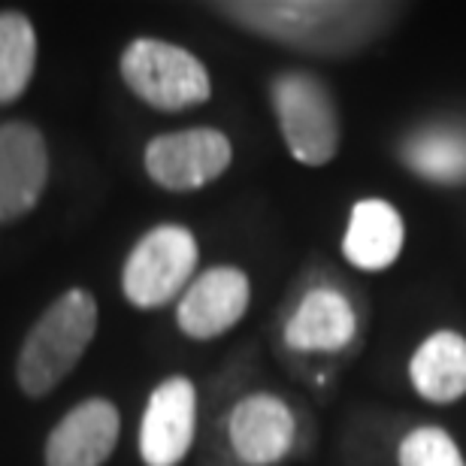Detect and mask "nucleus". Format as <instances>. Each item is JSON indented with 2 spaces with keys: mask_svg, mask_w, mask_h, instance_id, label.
Wrapping results in <instances>:
<instances>
[{
  "mask_svg": "<svg viewBox=\"0 0 466 466\" xmlns=\"http://www.w3.org/2000/svg\"><path fill=\"white\" fill-rule=\"evenodd\" d=\"M221 15L237 22L246 31H255L267 40H279L303 49H319L315 27L328 22H346L367 6L342 4H221Z\"/></svg>",
  "mask_w": 466,
  "mask_h": 466,
  "instance_id": "9b49d317",
  "label": "nucleus"
},
{
  "mask_svg": "<svg viewBox=\"0 0 466 466\" xmlns=\"http://www.w3.org/2000/svg\"><path fill=\"white\" fill-rule=\"evenodd\" d=\"M406 242L403 216L397 212L394 203L367 198L351 207L346 237H342V255L351 267L379 273L397 264L400 251Z\"/></svg>",
  "mask_w": 466,
  "mask_h": 466,
  "instance_id": "f8f14e48",
  "label": "nucleus"
},
{
  "mask_svg": "<svg viewBox=\"0 0 466 466\" xmlns=\"http://www.w3.org/2000/svg\"><path fill=\"white\" fill-rule=\"evenodd\" d=\"M200 260L198 237L182 225H157L139 237L121 269V291L137 309H161L182 294Z\"/></svg>",
  "mask_w": 466,
  "mask_h": 466,
  "instance_id": "20e7f679",
  "label": "nucleus"
},
{
  "mask_svg": "<svg viewBox=\"0 0 466 466\" xmlns=\"http://www.w3.org/2000/svg\"><path fill=\"white\" fill-rule=\"evenodd\" d=\"M118 73L146 106L157 113H185L212 97L209 70L198 55L157 36H137L121 52Z\"/></svg>",
  "mask_w": 466,
  "mask_h": 466,
  "instance_id": "f03ea898",
  "label": "nucleus"
},
{
  "mask_svg": "<svg viewBox=\"0 0 466 466\" xmlns=\"http://www.w3.org/2000/svg\"><path fill=\"white\" fill-rule=\"evenodd\" d=\"M354 333L358 315L337 288H312L285 324V342L294 351H339Z\"/></svg>",
  "mask_w": 466,
  "mask_h": 466,
  "instance_id": "ddd939ff",
  "label": "nucleus"
},
{
  "mask_svg": "<svg viewBox=\"0 0 466 466\" xmlns=\"http://www.w3.org/2000/svg\"><path fill=\"white\" fill-rule=\"evenodd\" d=\"M409 379L427 403H458L466 397V337L458 330L431 333L409 360Z\"/></svg>",
  "mask_w": 466,
  "mask_h": 466,
  "instance_id": "4468645a",
  "label": "nucleus"
},
{
  "mask_svg": "<svg viewBox=\"0 0 466 466\" xmlns=\"http://www.w3.org/2000/svg\"><path fill=\"white\" fill-rule=\"evenodd\" d=\"M121 415L113 400L88 397L55 424L46 440V466H104L116 451Z\"/></svg>",
  "mask_w": 466,
  "mask_h": 466,
  "instance_id": "9d476101",
  "label": "nucleus"
},
{
  "mask_svg": "<svg viewBox=\"0 0 466 466\" xmlns=\"http://www.w3.org/2000/svg\"><path fill=\"white\" fill-rule=\"evenodd\" d=\"M36 67V31L15 9L0 13V106L15 104L31 86Z\"/></svg>",
  "mask_w": 466,
  "mask_h": 466,
  "instance_id": "2eb2a0df",
  "label": "nucleus"
},
{
  "mask_svg": "<svg viewBox=\"0 0 466 466\" xmlns=\"http://www.w3.org/2000/svg\"><path fill=\"white\" fill-rule=\"evenodd\" d=\"M297 418L276 394H248L230 409L228 440L239 463L276 466L294 449Z\"/></svg>",
  "mask_w": 466,
  "mask_h": 466,
  "instance_id": "1a4fd4ad",
  "label": "nucleus"
},
{
  "mask_svg": "<svg viewBox=\"0 0 466 466\" xmlns=\"http://www.w3.org/2000/svg\"><path fill=\"white\" fill-rule=\"evenodd\" d=\"M198 433V388L188 376H170L148 394L139 421V458L146 466H179Z\"/></svg>",
  "mask_w": 466,
  "mask_h": 466,
  "instance_id": "423d86ee",
  "label": "nucleus"
},
{
  "mask_svg": "<svg viewBox=\"0 0 466 466\" xmlns=\"http://www.w3.org/2000/svg\"><path fill=\"white\" fill-rule=\"evenodd\" d=\"M397 461L400 466H466L458 442L433 424L409 431L397 449Z\"/></svg>",
  "mask_w": 466,
  "mask_h": 466,
  "instance_id": "f3484780",
  "label": "nucleus"
},
{
  "mask_svg": "<svg viewBox=\"0 0 466 466\" xmlns=\"http://www.w3.org/2000/svg\"><path fill=\"white\" fill-rule=\"evenodd\" d=\"M49 182V148L31 121L0 125V225L27 216Z\"/></svg>",
  "mask_w": 466,
  "mask_h": 466,
  "instance_id": "6e6552de",
  "label": "nucleus"
},
{
  "mask_svg": "<svg viewBox=\"0 0 466 466\" xmlns=\"http://www.w3.org/2000/svg\"><path fill=\"white\" fill-rule=\"evenodd\" d=\"M97 300L86 288H70L34 321L15 360L18 390L31 400L52 394L76 370L97 333Z\"/></svg>",
  "mask_w": 466,
  "mask_h": 466,
  "instance_id": "f257e3e1",
  "label": "nucleus"
},
{
  "mask_svg": "<svg viewBox=\"0 0 466 466\" xmlns=\"http://www.w3.org/2000/svg\"><path fill=\"white\" fill-rule=\"evenodd\" d=\"M409 170L436 185L466 182V134L461 130H424L403 146Z\"/></svg>",
  "mask_w": 466,
  "mask_h": 466,
  "instance_id": "dca6fc26",
  "label": "nucleus"
},
{
  "mask_svg": "<svg viewBox=\"0 0 466 466\" xmlns=\"http://www.w3.org/2000/svg\"><path fill=\"white\" fill-rule=\"evenodd\" d=\"M279 130L294 161L306 167L330 164L339 152V116L328 86L306 70H285L269 86Z\"/></svg>",
  "mask_w": 466,
  "mask_h": 466,
  "instance_id": "7ed1b4c3",
  "label": "nucleus"
},
{
  "mask_svg": "<svg viewBox=\"0 0 466 466\" xmlns=\"http://www.w3.org/2000/svg\"><path fill=\"white\" fill-rule=\"evenodd\" d=\"M248 303V276L239 267H212L185 288L176 306V324L188 339H216L237 328Z\"/></svg>",
  "mask_w": 466,
  "mask_h": 466,
  "instance_id": "0eeeda50",
  "label": "nucleus"
},
{
  "mask_svg": "<svg viewBox=\"0 0 466 466\" xmlns=\"http://www.w3.org/2000/svg\"><path fill=\"white\" fill-rule=\"evenodd\" d=\"M233 146L216 127L167 130L148 139L143 167L157 188L173 194L200 191L230 170Z\"/></svg>",
  "mask_w": 466,
  "mask_h": 466,
  "instance_id": "39448f33",
  "label": "nucleus"
}]
</instances>
